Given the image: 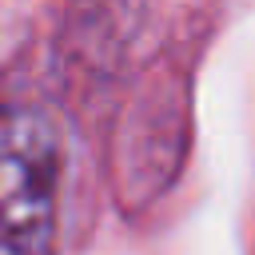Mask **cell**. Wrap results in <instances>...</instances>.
<instances>
[{
    "label": "cell",
    "instance_id": "1",
    "mask_svg": "<svg viewBox=\"0 0 255 255\" xmlns=\"http://www.w3.org/2000/svg\"><path fill=\"white\" fill-rule=\"evenodd\" d=\"M60 147L40 112H0V255H56Z\"/></svg>",
    "mask_w": 255,
    "mask_h": 255
}]
</instances>
